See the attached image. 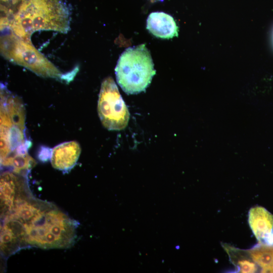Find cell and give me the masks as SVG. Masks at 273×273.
I'll return each instance as SVG.
<instances>
[{
    "instance_id": "cell-2",
    "label": "cell",
    "mask_w": 273,
    "mask_h": 273,
    "mask_svg": "<svg viewBox=\"0 0 273 273\" xmlns=\"http://www.w3.org/2000/svg\"><path fill=\"white\" fill-rule=\"evenodd\" d=\"M0 94L1 166L18 172L29 171L35 161L28 153L23 104L2 83Z\"/></svg>"
},
{
    "instance_id": "cell-3",
    "label": "cell",
    "mask_w": 273,
    "mask_h": 273,
    "mask_svg": "<svg viewBox=\"0 0 273 273\" xmlns=\"http://www.w3.org/2000/svg\"><path fill=\"white\" fill-rule=\"evenodd\" d=\"M70 9L64 0H23L8 28L31 42L32 34L37 31L67 33L70 29Z\"/></svg>"
},
{
    "instance_id": "cell-1",
    "label": "cell",
    "mask_w": 273,
    "mask_h": 273,
    "mask_svg": "<svg viewBox=\"0 0 273 273\" xmlns=\"http://www.w3.org/2000/svg\"><path fill=\"white\" fill-rule=\"evenodd\" d=\"M7 226L19 249L70 247L76 238V222L56 206L32 198L17 209Z\"/></svg>"
},
{
    "instance_id": "cell-8",
    "label": "cell",
    "mask_w": 273,
    "mask_h": 273,
    "mask_svg": "<svg viewBox=\"0 0 273 273\" xmlns=\"http://www.w3.org/2000/svg\"><path fill=\"white\" fill-rule=\"evenodd\" d=\"M81 153L79 144L76 141H69L55 147L51 151L52 166L60 170H68L76 164Z\"/></svg>"
},
{
    "instance_id": "cell-10",
    "label": "cell",
    "mask_w": 273,
    "mask_h": 273,
    "mask_svg": "<svg viewBox=\"0 0 273 273\" xmlns=\"http://www.w3.org/2000/svg\"><path fill=\"white\" fill-rule=\"evenodd\" d=\"M231 262L238 272L253 273L258 269L257 265L253 260L247 250L241 249L227 243H221Z\"/></svg>"
},
{
    "instance_id": "cell-11",
    "label": "cell",
    "mask_w": 273,
    "mask_h": 273,
    "mask_svg": "<svg viewBox=\"0 0 273 273\" xmlns=\"http://www.w3.org/2000/svg\"><path fill=\"white\" fill-rule=\"evenodd\" d=\"M261 272H273V245L259 243L247 250Z\"/></svg>"
},
{
    "instance_id": "cell-9",
    "label": "cell",
    "mask_w": 273,
    "mask_h": 273,
    "mask_svg": "<svg viewBox=\"0 0 273 273\" xmlns=\"http://www.w3.org/2000/svg\"><path fill=\"white\" fill-rule=\"evenodd\" d=\"M147 29L155 36L162 39L178 35V27L173 17L162 12H152L149 15Z\"/></svg>"
},
{
    "instance_id": "cell-7",
    "label": "cell",
    "mask_w": 273,
    "mask_h": 273,
    "mask_svg": "<svg viewBox=\"0 0 273 273\" xmlns=\"http://www.w3.org/2000/svg\"><path fill=\"white\" fill-rule=\"evenodd\" d=\"M248 222L259 243L273 245V215L261 206L252 207L249 212Z\"/></svg>"
},
{
    "instance_id": "cell-5",
    "label": "cell",
    "mask_w": 273,
    "mask_h": 273,
    "mask_svg": "<svg viewBox=\"0 0 273 273\" xmlns=\"http://www.w3.org/2000/svg\"><path fill=\"white\" fill-rule=\"evenodd\" d=\"M115 71L118 84L128 95L145 91L156 74L145 44L126 49L120 55Z\"/></svg>"
},
{
    "instance_id": "cell-4",
    "label": "cell",
    "mask_w": 273,
    "mask_h": 273,
    "mask_svg": "<svg viewBox=\"0 0 273 273\" xmlns=\"http://www.w3.org/2000/svg\"><path fill=\"white\" fill-rule=\"evenodd\" d=\"M1 53L7 60L24 67L36 75L60 80H69L43 54L38 51L31 42L26 41L15 35L9 28L1 30Z\"/></svg>"
},
{
    "instance_id": "cell-6",
    "label": "cell",
    "mask_w": 273,
    "mask_h": 273,
    "mask_svg": "<svg viewBox=\"0 0 273 273\" xmlns=\"http://www.w3.org/2000/svg\"><path fill=\"white\" fill-rule=\"evenodd\" d=\"M98 112L102 124L109 130H121L127 125L129 111L111 77H107L102 83Z\"/></svg>"
}]
</instances>
